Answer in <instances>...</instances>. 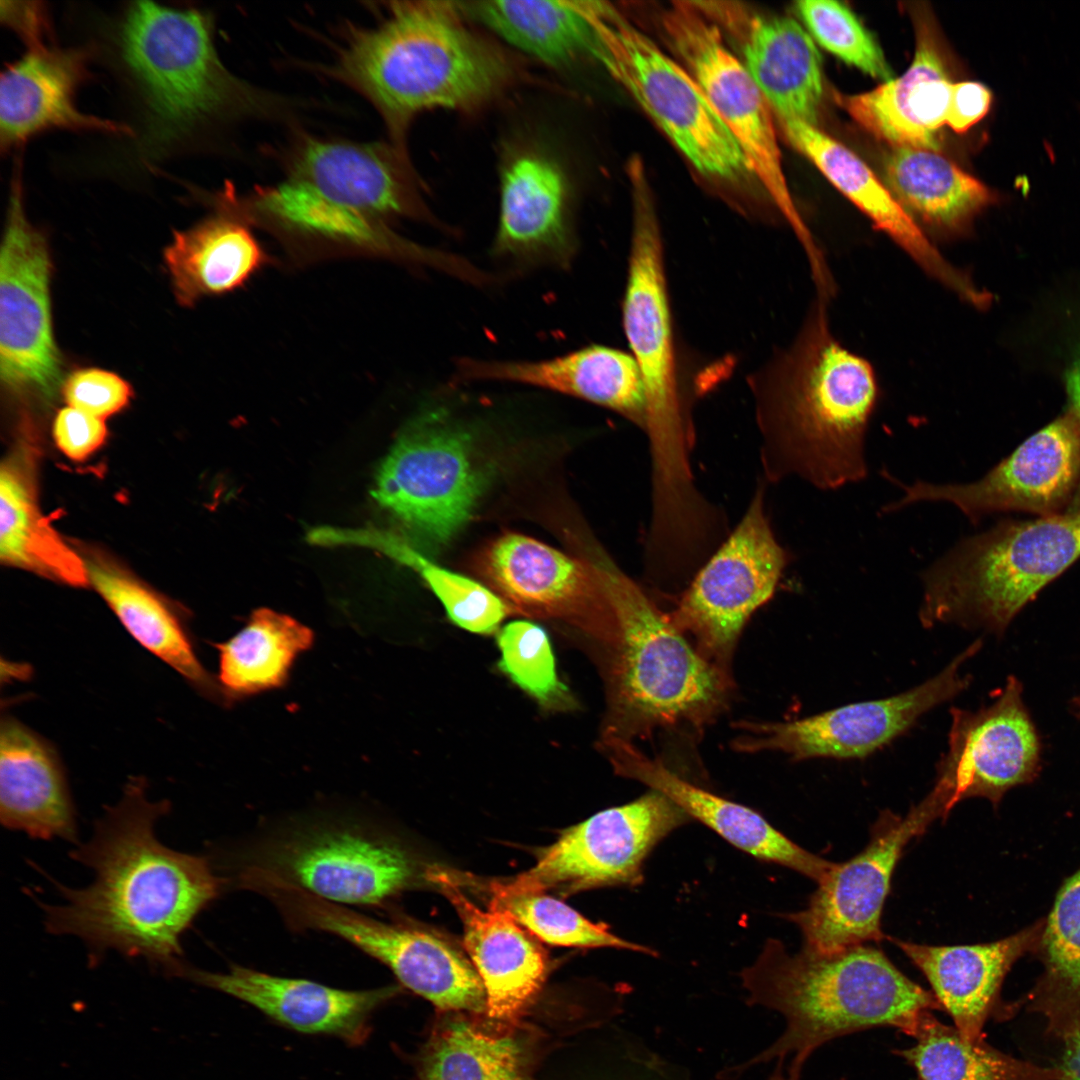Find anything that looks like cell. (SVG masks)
Segmentation results:
<instances>
[{"label": "cell", "instance_id": "obj_1", "mask_svg": "<svg viewBox=\"0 0 1080 1080\" xmlns=\"http://www.w3.org/2000/svg\"><path fill=\"white\" fill-rule=\"evenodd\" d=\"M146 787L144 778H130L91 839L70 853L92 870V883L75 889L55 882L64 903L42 907L49 933L80 938L95 958L114 950L173 976L184 963L182 936L220 895L222 880L207 858L158 840L155 826L170 803L150 801Z\"/></svg>", "mask_w": 1080, "mask_h": 1080}, {"label": "cell", "instance_id": "obj_2", "mask_svg": "<svg viewBox=\"0 0 1080 1080\" xmlns=\"http://www.w3.org/2000/svg\"><path fill=\"white\" fill-rule=\"evenodd\" d=\"M822 306L794 344L750 377L765 480L820 490L868 475L866 434L879 399L870 363L831 334Z\"/></svg>", "mask_w": 1080, "mask_h": 1080}, {"label": "cell", "instance_id": "obj_3", "mask_svg": "<svg viewBox=\"0 0 1080 1080\" xmlns=\"http://www.w3.org/2000/svg\"><path fill=\"white\" fill-rule=\"evenodd\" d=\"M329 71L375 107L391 141L403 147L420 113L479 109L519 76L512 56L447 1L389 3L377 23L348 32Z\"/></svg>", "mask_w": 1080, "mask_h": 1080}, {"label": "cell", "instance_id": "obj_4", "mask_svg": "<svg viewBox=\"0 0 1080 1080\" xmlns=\"http://www.w3.org/2000/svg\"><path fill=\"white\" fill-rule=\"evenodd\" d=\"M740 977L748 1004L779 1012L786 1028L769 1048L724 1072L734 1076L792 1056L788 1074L800 1077L810 1055L831 1040L875 1027L910 1036L921 1014L943 1010L933 993L901 973L881 950L864 944L833 953L803 948L790 954L782 942L769 939Z\"/></svg>", "mask_w": 1080, "mask_h": 1080}, {"label": "cell", "instance_id": "obj_5", "mask_svg": "<svg viewBox=\"0 0 1080 1080\" xmlns=\"http://www.w3.org/2000/svg\"><path fill=\"white\" fill-rule=\"evenodd\" d=\"M615 614L604 650L608 712L602 737L632 741L657 729L702 728L727 702L726 671L706 659L611 560L592 557Z\"/></svg>", "mask_w": 1080, "mask_h": 1080}, {"label": "cell", "instance_id": "obj_6", "mask_svg": "<svg viewBox=\"0 0 1080 1080\" xmlns=\"http://www.w3.org/2000/svg\"><path fill=\"white\" fill-rule=\"evenodd\" d=\"M213 31L211 16L199 10L149 1L127 10L120 49L144 103L142 145L150 154L211 125L274 106L269 96L225 67Z\"/></svg>", "mask_w": 1080, "mask_h": 1080}, {"label": "cell", "instance_id": "obj_7", "mask_svg": "<svg viewBox=\"0 0 1080 1080\" xmlns=\"http://www.w3.org/2000/svg\"><path fill=\"white\" fill-rule=\"evenodd\" d=\"M1078 558L1080 512L1000 522L962 539L922 572L920 621L1001 635Z\"/></svg>", "mask_w": 1080, "mask_h": 1080}, {"label": "cell", "instance_id": "obj_8", "mask_svg": "<svg viewBox=\"0 0 1080 1080\" xmlns=\"http://www.w3.org/2000/svg\"><path fill=\"white\" fill-rule=\"evenodd\" d=\"M632 200L623 329L644 382L652 462V493L678 498L694 488V429L678 375L664 250L654 195L645 167L627 170Z\"/></svg>", "mask_w": 1080, "mask_h": 1080}, {"label": "cell", "instance_id": "obj_9", "mask_svg": "<svg viewBox=\"0 0 1080 1080\" xmlns=\"http://www.w3.org/2000/svg\"><path fill=\"white\" fill-rule=\"evenodd\" d=\"M594 59L620 83L701 173L735 179L748 170L728 127L687 71L612 4L586 1Z\"/></svg>", "mask_w": 1080, "mask_h": 1080}, {"label": "cell", "instance_id": "obj_10", "mask_svg": "<svg viewBox=\"0 0 1080 1080\" xmlns=\"http://www.w3.org/2000/svg\"><path fill=\"white\" fill-rule=\"evenodd\" d=\"M664 37L736 140L750 171L808 252L815 249L787 185L774 114L718 26L695 2H672L659 15Z\"/></svg>", "mask_w": 1080, "mask_h": 1080}, {"label": "cell", "instance_id": "obj_11", "mask_svg": "<svg viewBox=\"0 0 1080 1080\" xmlns=\"http://www.w3.org/2000/svg\"><path fill=\"white\" fill-rule=\"evenodd\" d=\"M761 482L735 528L696 570L669 614L696 649L727 672L751 615L774 595L790 556L778 542Z\"/></svg>", "mask_w": 1080, "mask_h": 1080}, {"label": "cell", "instance_id": "obj_12", "mask_svg": "<svg viewBox=\"0 0 1080 1080\" xmlns=\"http://www.w3.org/2000/svg\"><path fill=\"white\" fill-rule=\"evenodd\" d=\"M264 893L298 927L339 936L391 969L399 982L440 1011L486 1010L469 959L440 935L406 921H380L276 880Z\"/></svg>", "mask_w": 1080, "mask_h": 1080}, {"label": "cell", "instance_id": "obj_13", "mask_svg": "<svg viewBox=\"0 0 1080 1080\" xmlns=\"http://www.w3.org/2000/svg\"><path fill=\"white\" fill-rule=\"evenodd\" d=\"M482 483L469 437L438 415L424 414L383 459L372 495L419 540L439 546L470 519Z\"/></svg>", "mask_w": 1080, "mask_h": 1080}, {"label": "cell", "instance_id": "obj_14", "mask_svg": "<svg viewBox=\"0 0 1080 1080\" xmlns=\"http://www.w3.org/2000/svg\"><path fill=\"white\" fill-rule=\"evenodd\" d=\"M952 807L947 792L935 784L905 816L883 811L864 850L835 863L805 909L783 915L800 929L804 948L833 953L881 940L883 905L905 846Z\"/></svg>", "mask_w": 1080, "mask_h": 1080}, {"label": "cell", "instance_id": "obj_15", "mask_svg": "<svg viewBox=\"0 0 1080 1080\" xmlns=\"http://www.w3.org/2000/svg\"><path fill=\"white\" fill-rule=\"evenodd\" d=\"M691 818L662 793L611 807L567 828L542 849L528 871L503 882L517 891L571 894L611 886H638L653 848Z\"/></svg>", "mask_w": 1080, "mask_h": 1080}, {"label": "cell", "instance_id": "obj_16", "mask_svg": "<svg viewBox=\"0 0 1080 1080\" xmlns=\"http://www.w3.org/2000/svg\"><path fill=\"white\" fill-rule=\"evenodd\" d=\"M47 240L27 218L15 169L0 255V376L14 394L50 398L63 383L54 339Z\"/></svg>", "mask_w": 1080, "mask_h": 1080}, {"label": "cell", "instance_id": "obj_17", "mask_svg": "<svg viewBox=\"0 0 1080 1080\" xmlns=\"http://www.w3.org/2000/svg\"><path fill=\"white\" fill-rule=\"evenodd\" d=\"M975 641L940 673L903 693L844 705L789 722H743L736 750L779 751L793 760L853 759L870 755L907 731L922 715L946 702L970 683L963 664L981 648Z\"/></svg>", "mask_w": 1080, "mask_h": 1080}, {"label": "cell", "instance_id": "obj_18", "mask_svg": "<svg viewBox=\"0 0 1080 1080\" xmlns=\"http://www.w3.org/2000/svg\"><path fill=\"white\" fill-rule=\"evenodd\" d=\"M1079 482L1080 420L1069 408L974 482H897L903 494L886 504L882 513L919 502H945L974 524L987 515L1008 511L1047 517L1066 511Z\"/></svg>", "mask_w": 1080, "mask_h": 1080}, {"label": "cell", "instance_id": "obj_19", "mask_svg": "<svg viewBox=\"0 0 1080 1080\" xmlns=\"http://www.w3.org/2000/svg\"><path fill=\"white\" fill-rule=\"evenodd\" d=\"M480 575L510 613L565 623L607 647L615 614L592 558L567 555L534 538L507 533L481 554Z\"/></svg>", "mask_w": 1080, "mask_h": 1080}, {"label": "cell", "instance_id": "obj_20", "mask_svg": "<svg viewBox=\"0 0 1080 1080\" xmlns=\"http://www.w3.org/2000/svg\"><path fill=\"white\" fill-rule=\"evenodd\" d=\"M251 868L338 905H379L413 878L395 843L353 827H316L271 844Z\"/></svg>", "mask_w": 1080, "mask_h": 1080}, {"label": "cell", "instance_id": "obj_21", "mask_svg": "<svg viewBox=\"0 0 1080 1080\" xmlns=\"http://www.w3.org/2000/svg\"><path fill=\"white\" fill-rule=\"evenodd\" d=\"M1022 691L1021 682L1009 676L990 704L975 711L951 709L948 749L936 783L953 805L971 797L997 804L1009 789L1038 776L1041 742Z\"/></svg>", "mask_w": 1080, "mask_h": 1080}, {"label": "cell", "instance_id": "obj_22", "mask_svg": "<svg viewBox=\"0 0 1080 1080\" xmlns=\"http://www.w3.org/2000/svg\"><path fill=\"white\" fill-rule=\"evenodd\" d=\"M570 192L564 167L551 152L513 145L500 167L493 255L518 268H568L576 254Z\"/></svg>", "mask_w": 1080, "mask_h": 1080}, {"label": "cell", "instance_id": "obj_23", "mask_svg": "<svg viewBox=\"0 0 1080 1080\" xmlns=\"http://www.w3.org/2000/svg\"><path fill=\"white\" fill-rule=\"evenodd\" d=\"M287 179L370 220L433 222L406 147L304 139L290 160Z\"/></svg>", "mask_w": 1080, "mask_h": 1080}, {"label": "cell", "instance_id": "obj_24", "mask_svg": "<svg viewBox=\"0 0 1080 1080\" xmlns=\"http://www.w3.org/2000/svg\"><path fill=\"white\" fill-rule=\"evenodd\" d=\"M175 976L246 1002L294 1031L333 1036L350 1045H361L368 1039L373 1014L399 992L396 986L343 990L239 965L220 973L184 963Z\"/></svg>", "mask_w": 1080, "mask_h": 1080}, {"label": "cell", "instance_id": "obj_25", "mask_svg": "<svg viewBox=\"0 0 1080 1080\" xmlns=\"http://www.w3.org/2000/svg\"><path fill=\"white\" fill-rule=\"evenodd\" d=\"M1045 921L1004 939L976 945L929 946L891 939L931 985L932 993L970 1041L985 1039V1026L994 1018L1009 1019L1019 1009L1005 1003L1001 988L1013 964L1039 947Z\"/></svg>", "mask_w": 1080, "mask_h": 1080}, {"label": "cell", "instance_id": "obj_26", "mask_svg": "<svg viewBox=\"0 0 1080 1080\" xmlns=\"http://www.w3.org/2000/svg\"><path fill=\"white\" fill-rule=\"evenodd\" d=\"M601 747L618 775L662 793L691 819L753 857L790 868L817 883L833 868L835 863L798 846L758 812L685 780L660 760L645 755L632 741L603 737Z\"/></svg>", "mask_w": 1080, "mask_h": 1080}, {"label": "cell", "instance_id": "obj_27", "mask_svg": "<svg viewBox=\"0 0 1080 1080\" xmlns=\"http://www.w3.org/2000/svg\"><path fill=\"white\" fill-rule=\"evenodd\" d=\"M427 875L461 919L465 950L485 990L487 1016L500 1030L514 1029L545 981L544 949L508 913L478 908L447 872L431 869Z\"/></svg>", "mask_w": 1080, "mask_h": 1080}, {"label": "cell", "instance_id": "obj_28", "mask_svg": "<svg viewBox=\"0 0 1080 1080\" xmlns=\"http://www.w3.org/2000/svg\"><path fill=\"white\" fill-rule=\"evenodd\" d=\"M85 51L48 45L7 65L0 81V144L7 151L51 129L131 134L128 126L83 113L76 94L88 75Z\"/></svg>", "mask_w": 1080, "mask_h": 1080}, {"label": "cell", "instance_id": "obj_29", "mask_svg": "<svg viewBox=\"0 0 1080 1080\" xmlns=\"http://www.w3.org/2000/svg\"><path fill=\"white\" fill-rule=\"evenodd\" d=\"M739 40L743 64L779 122L816 126L823 94L822 60L812 37L785 16L740 7L708 8Z\"/></svg>", "mask_w": 1080, "mask_h": 1080}, {"label": "cell", "instance_id": "obj_30", "mask_svg": "<svg viewBox=\"0 0 1080 1080\" xmlns=\"http://www.w3.org/2000/svg\"><path fill=\"white\" fill-rule=\"evenodd\" d=\"M909 68L873 90L836 94V102L865 130L898 147L939 149L951 87L934 25L920 14Z\"/></svg>", "mask_w": 1080, "mask_h": 1080}, {"label": "cell", "instance_id": "obj_31", "mask_svg": "<svg viewBox=\"0 0 1080 1080\" xmlns=\"http://www.w3.org/2000/svg\"><path fill=\"white\" fill-rule=\"evenodd\" d=\"M779 123L789 142L925 271L968 303L987 305L989 295L942 257L887 186L855 153L816 126L800 121Z\"/></svg>", "mask_w": 1080, "mask_h": 1080}, {"label": "cell", "instance_id": "obj_32", "mask_svg": "<svg viewBox=\"0 0 1080 1080\" xmlns=\"http://www.w3.org/2000/svg\"><path fill=\"white\" fill-rule=\"evenodd\" d=\"M243 206L249 207L252 216L298 240L374 252L428 266L448 275H454L460 267L457 255L404 239L387 224L341 207L290 179L256 192Z\"/></svg>", "mask_w": 1080, "mask_h": 1080}, {"label": "cell", "instance_id": "obj_33", "mask_svg": "<svg viewBox=\"0 0 1080 1080\" xmlns=\"http://www.w3.org/2000/svg\"><path fill=\"white\" fill-rule=\"evenodd\" d=\"M460 376L526 384L610 409L646 432L648 407L640 368L631 353L589 345L536 361L463 359Z\"/></svg>", "mask_w": 1080, "mask_h": 1080}, {"label": "cell", "instance_id": "obj_34", "mask_svg": "<svg viewBox=\"0 0 1080 1080\" xmlns=\"http://www.w3.org/2000/svg\"><path fill=\"white\" fill-rule=\"evenodd\" d=\"M0 820L34 839L78 845L75 806L59 754L10 715L0 725Z\"/></svg>", "mask_w": 1080, "mask_h": 1080}, {"label": "cell", "instance_id": "obj_35", "mask_svg": "<svg viewBox=\"0 0 1080 1080\" xmlns=\"http://www.w3.org/2000/svg\"><path fill=\"white\" fill-rule=\"evenodd\" d=\"M89 584L145 649L201 695L226 704L218 682L199 660L186 615L119 564L98 553L84 558Z\"/></svg>", "mask_w": 1080, "mask_h": 1080}, {"label": "cell", "instance_id": "obj_36", "mask_svg": "<svg viewBox=\"0 0 1080 1080\" xmlns=\"http://www.w3.org/2000/svg\"><path fill=\"white\" fill-rule=\"evenodd\" d=\"M214 202L213 214L175 231L164 250L174 295L184 307L242 286L268 259L227 192Z\"/></svg>", "mask_w": 1080, "mask_h": 1080}, {"label": "cell", "instance_id": "obj_37", "mask_svg": "<svg viewBox=\"0 0 1080 1080\" xmlns=\"http://www.w3.org/2000/svg\"><path fill=\"white\" fill-rule=\"evenodd\" d=\"M34 455L11 453L0 470V559L73 587L89 584L84 559L49 525L38 504Z\"/></svg>", "mask_w": 1080, "mask_h": 1080}, {"label": "cell", "instance_id": "obj_38", "mask_svg": "<svg viewBox=\"0 0 1080 1080\" xmlns=\"http://www.w3.org/2000/svg\"><path fill=\"white\" fill-rule=\"evenodd\" d=\"M887 188L917 223L959 235L999 196L937 151L898 147L885 162ZM919 226V225H918Z\"/></svg>", "mask_w": 1080, "mask_h": 1080}, {"label": "cell", "instance_id": "obj_39", "mask_svg": "<svg viewBox=\"0 0 1080 1080\" xmlns=\"http://www.w3.org/2000/svg\"><path fill=\"white\" fill-rule=\"evenodd\" d=\"M456 3L465 16L551 67L568 69L581 59L594 56L596 34L585 1Z\"/></svg>", "mask_w": 1080, "mask_h": 1080}, {"label": "cell", "instance_id": "obj_40", "mask_svg": "<svg viewBox=\"0 0 1080 1080\" xmlns=\"http://www.w3.org/2000/svg\"><path fill=\"white\" fill-rule=\"evenodd\" d=\"M313 643V631L290 615L254 610L237 633L214 644L226 704L284 687L296 660Z\"/></svg>", "mask_w": 1080, "mask_h": 1080}, {"label": "cell", "instance_id": "obj_41", "mask_svg": "<svg viewBox=\"0 0 1080 1080\" xmlns=\"http://www.w3.org/2000/svg\"><path fill=\"white\" fill-rule=\"evenodd\" d=\"M1038 949L1043 971L1017 1003L1041 1016L1046 1035L1060 1043L1080 1027V869L1057 893Z\"/></svg>", "mask_w": 1080, "mask_h": 1080}, {"label": "cell", "instance_id": "obj_42", "mask_svg": "<svg viewBox=\"0 0 1080 1080\" xmlns=\"http://www.w3.org/2000/svg\"><path fill=\"white\" fill-rule=\"evenodd\" d=\"M417 1080H531L527 1041L514 1029L487 1032L463 1017L449 1018L421 1050Z\"/></svg>", "mask_w": 1080, "mask_h": 1080}, {"label": "cell", "instance_id": "obj_43", "mask_svg": "<svg viewBox=\"0 0 1080 1080\" xmlns=\"http://www.w3.org/2000/svg\"><path fill=\"white\" fill-rule=\"evenodd\" d=\"M910 1036L915 1044L894 1053L915 1069L920 1080H1063L1055 1065H1039L986 1041H970L931 1011L920 1015Z\"/></svg>", "mask_w": 1080, "mask_h": 1080}, {"label": "cell", "instance_id": "obj_44", "mask_svg": "<svg viewBox=\"0 0 1080 1080\" xmlns=\"http://www.w3.org/2000/svg\"><path fill=\"white\" fill-rule=\"evenodd\" d=\"M489 895V908L504 911L537 939L551 945L616 948L656 955L649 947L625 940L545 892L517 891L503 881L475 884Z\"/></svg>", "mask_w": 1080, "mask_h": 1080}, {"label": "cell", "instance_id": "obj_45", "mask_svg": "<svg viewBox=\"0 0 1080 1080\" xmlns=\"http://www.w3.org/2000/svg\"><path fill=\"white\" fill-rule=\"evenodd\" d=\"M499 667L522 690L551 709L569 707L571 695L559 680L549 637L539 625L515 620L498 633Z\"/></svg>", "mask_w": 1080, "mask_h": 1080}, {"label": "cell", "instance_id": "obj_46", "mask_svg": "<svg viewBox=\"0 0 1080 1080\" xmlns=\"http://www.w3.org/2000/svg\"><path fill=\"white\" fill-rule=\"evenodd\" d=\"M795 5L812 37L823 48L873 78L884 82L892 78L878 42L849 7L832 0H802Z\"/></svg>", "mask_w": 1080, "mask_h": 1080}, {"label": "cell", "instance_id": "obj_47", "mask_svg": "<svg viewBox=\"0 0 1080 1080\" xmlns=\"http://www.w3.org/2000/svg\"><path fill=\"white\" fill-rule=\"evenodd\" d=\"M61 392L70 407L103 420L126 408L133 397L129 382L100 368L74 370L63 380Z\"/></svg>", "mask_w": 1080, "mask_h": 1080}, {"label": "cell", "instance_id": "obj_48", "mask_svg": "<svg viewBox=\"0 0 1080 1080\" xmlns=\"http://www.w3.org/2000/svg\"><path fill=\"white\" fill-rule=\"evenodd\" d=\"M53 435L68 458L82 461L104 444L107 428L103 419L68 406L58 411Z\"/></svg>", "mask_w": 1080, "mask_h": 1080}, {"label": "cell", "instance_id": "obj_49", "mask_svg": "<svg viewBox=\"0 0 1080 1080\" xmlns=\"http://www.w3.org/2000/svg\"><path fill=\"white\" fill-rule=\"evenodd\" d=\"M993 103L992 91L978 81L953 83L946 115V125L964 133L983 120Z\"/></svg>", "mask_w": 1080, "mask_h": 1080}, {"label": "cell", "instance_id": "obj_50", "mask_svg": "<svg viewBox=\"0 0 1080 1080\" xmlns=\"http://www.w3.org/2000/svg\"><path fill=\"white\" fill-rule=\"evenodd\" d=\"M2 21L12 28L29 49L50 45L47 11L39 2H1Z\"/></svg>", "mask_w": 1080, "mask_h": 1080}, {"label": "cell", "instance_id": "obj_51", "mask_svg": "<svg viewBox=\"0 0 1080 1080\" xmlns=\"http://www.w3.org/2000/svg\"><path fill=\"white\" fill-rule=\"evenodd\" d=\"M1070 409L1080 420V351L1065 376ZM1080 512V482L1065 513Z\"/></svg>", "mask_w": 1080, "mask_h": 1080}, {"label": "cell", "instance_id": "obj_52", "mask_svg": "<svg viewBox=\"0 0 1080 1080\" xmlns=\"http://www.w3.org/2000/svg\"><path fill=\"white\" fill-rule=\"evenodd\" d=\"M1061 1053L1055 1065L1063 1073V1080H1080V1027L1059 1043Z\"/></svg>", "mask_w": 1080, "mask_h": 1080}, {"label": "cell", "instance_id": "obj_53", "mask_svg": "<svg viewBox=\"0 0 1080 1080\" xmlns=\"http://www.w3.org/2000/svg\"><path fill=\"white\" fill-rule=\"evenodd\" d=\"M782 1063L783 1062L778 1061V1066L776 1067L775 1071L773 1072V1074L770 1076V1078L768 1080H799L800 1079L799 1076H794V1075H791V1074H788L787 1077L784 1076L783 1072H782V1065H783Z\"/></svg>", "mask_w": 1080, "mask_h": 1080}, {"label": "cell", "instance_id": "obj_54", "mask_svg": "<svg viewBox=\"0 0 1080 1080\" xmlns=\"http://www.w3.org/2000/svg\"><path fill=\"white\" fill-rule=\"evenodd\" d=\"M1071 705L1075 714L1080 717V695L1074 697L1071 701Z\"/></svg>", "mask_w": 1080, "mask_h": 1080}]
</instances>
